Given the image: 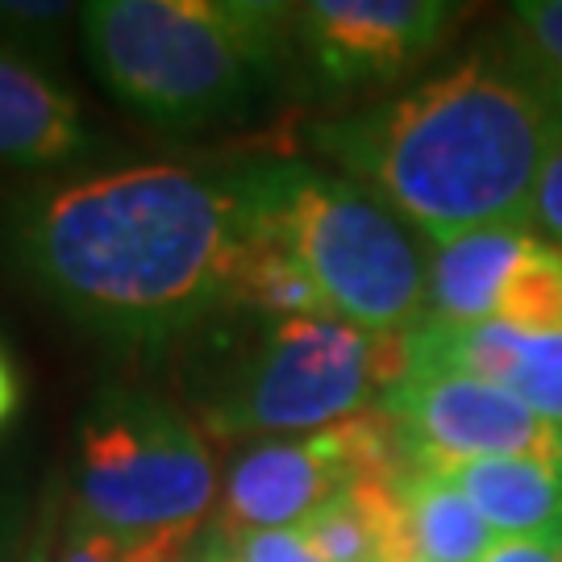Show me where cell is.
I'll list each match as a JSON object with an SVG mask.
<instances>
[{
	"label": "cell",
	"instance_id": "obj_19",
	"mask_svg": "<svg viewBox=\"0 0 562 562\" xmlns=\"http://www.w3.org/2000/svg\"><path fill=\"white\" fill-rule=\"evenodd\" d=\"M513 25L525 42V59L538 63L550 80L562 83V0L513 4Z\"/></svg>",
	"mask_w": 562,
	"mask_h": 562
},
{
	"label": "cell",
	"instance_id": "obj_26",
	"mask_svg": "<svg viewBox=\"0 0 562 562\" xmlns=\"http://www.w3.org/2000/svg\"><path fill=\"white\" fill-rule=\"evenodd\" d=\"M559 454H562V429H559Z\"/></svg>",
	"mask_w": 562,
	"mask_h": 562
},
{
	"label": "cell",
	"instance_id": "obj_16",
	"mask_svg": "<svg viewBox=\"0 0 562 562\" xmlns=\"http://www.w3.org/2000/svg\"><path fill=\"white\" fill-rule=\"evenodd\" d=\"M492 325H513L529 334H562V250L542 238H525L496 296Z\"/></svg>",
	"mask_w": 562,
	"mask_h": 562
},
{
	"label": "cell",
	"instance_id": "obj_20",
	"mask_svg": "<svg viewBox=\"0 0 562 562\" xmlns=\"http://www.w3.org/2000/svg\"><path fill=\"white\" fill-rule=\"evenodd\" d=\"M533 225L562 250V146L550 155V162H546V171H542V183H538Z\"/></svg>",
	"mask_w": 562,
	"mask_h": 562
},
{
	"label": "cell",
	"instance_id": "obj_24",
	"mask_svg": "<svg viewBox=\"0 0 562 562\" xmlns=\"http://www.w3.org/2000/svg\"><path fill=\"white\" fill-rule=\"evenodd\" d=\"M21 517L18 513H0V562H18L21 554Z\"/></svg>",
	"mask_w": 562,
	"mask_h": 562
},
{
	"label": "cell",
	"instance_id": "obj_2",
	"mask_svg": "<svg viewBox=\"0 0 562 562\" xmlns=\"http://www.w3.org/2000/svg\"><path fill=\"white\" fill-rule=\"evenodd\" d=\"M317 146L434 241L525 229L562 146V83L538 63L475 55L359 117L325 121Z\"/></svg>",
	"mask_w": 562,
	"mask_h": 562
},
{
	"label": "cell",
	"instance_id": "obj_15",
	"mask_svg": "<svg viewBox=\"0 0 562 562\" xmlns=\"http://www.w3.org/2000/svg\"><path fill=\"white\" fill-rule=\"evenodd\" d=\"M250 225V217H246ZM229 304L259 313L262 322H296V317H329L322 292L304 276V267L276 238L259 234L250 225L246 250H241L238 276H234V296Z\"/></svg>",
	"mask_w": 562,
	"mask_h": 562
},
{
	"label": "cell",
	"instance_id": "obj_3",
	"mask_svg": "<svg viewBox=\"0 0 562 562\" xmlns=\"http://www.w3.org/2000/svg\"><path fill=\"white\" fill-rule=\"evenodd\" d=\"M296 9L271 0H92L88 63L109 97L159 130L234 117L271 80Z\"/></svg>",
	"mask_w": 562,
	"mask_h": 562
},
{
	"label": "cell",
	"instance_id": "obj_9",
	"mask_svg": "<svg viewBox=\"0 0 562 562\" xmlns=\"http://www.w3.org/2000/svg\"><path fill=\"white\" fill-rule=\"evenodd\" d=\"M450 21L446 0H308L296 9V34L325 83L359 88L413 71Z\"/></svg>",
	"mask_w": 562,
	"mask_h": 562
},
{
	"label": "cell",
	"instance_id": "obj_10",
	"mask_svg": "<svg viewBox=\"0 0 562 562\" xmlns=\"http://www.w3.org/2000/svg\"><path fill=\"white\" fill-rule=\"evenodd\" d=\"M408 371H459L496 383L562 429V334L425 322L408 334Z\"/></svg>",
	"mask_w": 562,
	"mask_h": 562
},
{
	"label": "cell",
	"instance_id": "obj_12",
	"mask_svg": "<svg viewBox=\"0 0 562 562\" xmlns=\"http://www.w3.org/2000/svg\"><path fill=\"white\" fill-rule=\"evenodd\" d=\"M462 487L496 538H546L562 533V462L550 459H467L425 462Z\"/></svg>",
	"mask_w": 562,
	"mask_h": 562
},
{
	"label": "cell",
	"instance_id": "obj_18",
	"mask_svg": "<svg viewBox=\"0 0 562 562\" xmlns=\"http://www.w3.org/2000/svg\"><path fill=\"white\" fill-rule=\"evenodd\" d=\"M71 18H80L76 4H55V0H0V38L13 50H30L38 46L42 55H55L63 42V30L71 25Z\"/></svg>",
	"mask_w": 562,
	"mask_h": 562
},
{
	"label": "cell",
	"instance_id": "obj_5",
	"mask_svg": "<svg viewBox=\"0 0 562 562\" xmlns=\"http://www.w3.org/2000/svg\"><path fill=\"white\" fill-rule=\"evenodd\" d=\"M408 375V334H367L338 317L267 322L209 425L222 438H301L362 417Z\"/></svg>",
	"mask_w": 562,
	"mask_h": 562
},
{
	"label": "cell",
	"instance_id": "obj_21",
	"mask_svg": "<svg viewBox=\"0 0 562 562\" xmlns=\"http://www.w3.org/2000/svg\"><path fill=\"white\" fill-rule=\"evenodd\" d=\"M483 562H559V554L546 538H501Z\"/></svg>",
	"mask_w": 562,
	"mask_h": 562
},
{
	"label": "cell",
	"instance_id": "obj_7",
	"mask_svg": "<svg viewBox=\"0 0 562 562\" xmlns=\"http://www.w3.org/2000/svg\"><path fill=\"white\" fill-rule=\"evenodd\" d=\"M408 459L396 425L380 408L301 438L246 446L222 487V529H296L338 492L371 480H401Z\"/></svg>",
	"mask_w": 562,
	"mask_h": 562
},
{
	"label": "cell",
	"instance_id": "obj_6",
	"mask_svg": "<svg viewBox=\"0 0 562 562\" xmlns=\"http://www.w3.org/2000/svg\"><path fill=\"white\" fill-rule=\"evenodd\" d=\"M217 501L209 442L167 404L101 392L76 434V517L113 533L201 529Z\"/></svg>",
	"mask_w": 562,
	"mask_h": 562
},
{
	"label": "cell",
	"instance_id": "obj_1",
	"mask_svg": "<svg viewBox=\"0 0 562 562\" xmlns=\"http://www.w3.org/2000/svg\"><path fill=\"white\" fill-rule=\"evenodd\" d=\"M246 234L238 180L138 162L34 192L13 255L88 329L167 341L229 304Z\"/></svg>",
	"mask_w": 562,
	"mask_h": 562
},
{
	"label": "cell",
	"instance_id": "obj_25",
	"mask_svg": "<svg viewBox=\"0 0 562 562\" xmlns=\"http://www.w3.org/2000/svg\"><path fill=\"white\" fill-rule=\"evenodd\" d=\"M554 554H559V562H562V533L554 538Z\"/></svg>",
	"mask_w": 562,
	"mask_h": 562
},
{
	"label": "cell",
	"instance_id": "obj_22",
	"mask_svg": "<svg viewBox=\"0 0 562 562\" xmlns=\"http://www.w3.org/2000/svg\"><path fill=\"white\" fill-rule=\"evenodd\" d=\"M18 562H59V550H55V521H46L34 529V538L21 546Z\"/></svg>",
	"mask_w": 562,
	"mask_h": 562
},
{
	"label": "cell",
	"instance_id": "obj_17",
	"mask_svg": "<svg viewBox=\"0 0 562 562\" xmlns=\"http://www.w3.org/2000/svg\"><path fill=\"white\" fill-rule=\"evenodd\" d=\"M196 529L171 533H113L71 517L59 546V562H192Z\"/></svg>",
	"mask_w": 562,
	"mask_h": 562
},
{
	"label": "cell",
	"instance_id": "obj_23",
	"mask_svg": "<svg viewBox=\"0 0 562 562\" xmlns=\"http://www.w3.org/2000/svg\"><path fill=\"white\" fill-rule=\"evenodd\" d=\"M21 401V383H18V371H13V362L4 355V346H0V425L13 417V408Z\"/></svg>",
	"mask_w": 562,
	"mask_h": 562
},
{
	"label": "cell",
	"instance_id": "obj_11",
	"mask_svg": "<svg viewBox=\"0 0 562 562\" xmlns=\"http://www.w3.org/2000/svg\"><path fill=\"white\" fill-rule=\"evenodd\" d=\"M88 142L76 97L30 55L0 42V162L67 167L88 155Z\"/></svg>",
	"mask_w": 562,
	"mask_h": 562
},
{
	"label": "cell",
	"instance_id": "obj_4",
	"mask_svg": "<svg viewBox=\"0 0 562 562\" xmlns=\"http://www.w3.org/2000/svg\"><path fill=\"white\" fill-rule=\"evenodd\" d=\"M234 180L250 225L301 262L329 317L367 334H413L429 322V262L371 192L308 162L250 167Z\"/></svg>",
	"mask_w": 562,
	"mask_h": 562
},
{
	"label": "cell",
	"instance_id": "obj_8",
	"mask_svg": "<svg viewBox=\"0 0 562 562\" xmlns=\"http://www.w3.org/2000/svg\"><path fill=\"white\" fill-rule=\"evenodd\" d=\"M380 413L396 425L408 462L467 459H550L559 454V429L496 383L459 371H408Z\"/></svg>",
	"mask_w": 562,
	"mask_h": 562
},
{
	"label": "cell",
	"instance_id": "obj_14",
	"mask_svg": "<svg viewBox=\"0 0 562 562\" xmlns=\"http://www.w3.org/2000/svg\"><path fill=\"white\" fill-rule=\"evenodd\" d=\"M396 487L422 562H483L487 550L501 542L496 529L480 517V508L438 467L408 462Z\"/></svg>",
	"mask_w": 562,
	"mask_h": 562
},
{
	"label": "cell",
	"instance_id": "obj_13",
	"mask_svg": "<svg viewBox=\"0 0 562 562\" xmlns=\"http://www.w3.org/2000/svg\"><path fill=\"white\" fill-rule=\"evenodd\" d=\"M529 229H483L434 241L429 259V322L492 325L496 296L513 259L521 255Z\"/></svg>",
	"mask_w": 562,
	"mask_h": 562
}]
</instances>
